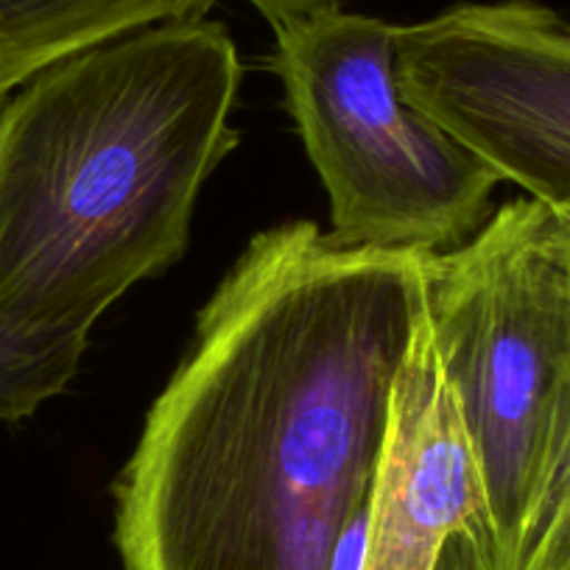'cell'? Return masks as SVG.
I'll use <instances>...</instances> for the list:
<instances>
[{
	"label": "cell",
	"mask_w": 570,
	"mask_h": 570,
	"mask_svg": "<svg viewBox=\"0 0 570 570\" xmlns=\"http://www.w3.org/2000/svg\"><path fill=\"white\" fill-rule=\"evenodd\" d=\"M514 570H570V451L525 525Z\"/></svg>",
	"instance_id": "cell-9"
},
{
	"label": "cell",
	"mask_w": 570,
	"mask_h": 570,
	"mask_svg": "<svg viewBox=\"0 0 570 570\" xmlns=\"http://www.w3.org/2000/svg\"><path fill=\"white\" fill-rule=\"evenodd\" d=\"M255 12L268 20V26H279L285 20L305 18V14L325 12V9H338L344 0H246Z\"/></svg>",
	"instance_id": "cell-10"
},
{
	"label": "cell",
	"mask_w": 570,
	"mask_h": 570,
	"mask_svg": "<svg viewBox=\"0 0 570 570\" xmlns=\"http://www.w3.org/2000/svg\"><path fill=\"white\" fill-rule=\"evenodd\" d=\"M227 26L166 20L73 53L0 101V333H87L179 263L240 142Z\"/></svg>",
	"instance_id": "cell-2"
},
{
	"label": "cell",
	"mask_w": 570,
	"mask_h": 570,
	"mask_svg": "<svg viewBox=\"0 0 570 570\" xmlns=\"http://www.w3.org/2000/svg\"><path fill=\"white\" fill-rule=\"evenodd\" d=\"M397 26L325 9L274 26L272 70L350 249L442 255L492 216L498 174L405 101Z\"/></svg>",
	"instance_id": "cell-4"
},
{
	"label": "cell",
	"mask_w": 570,
	"mask_h": 570,
	"mask_svg": "<svg viewBox=\"0 0 570 570\" xmlns=\"http://www.w3.org/2000/svg\"><path fill=\"white\" fill-rule=\"evenodd\" d=\"M405 101L501 183L570 207V20L534 0L456 3L397 26Z\"/></svg>",
	"instance_id": "cell-5"
},
{
	"label": "cell",
	"mask_w": 570,
	"mask_h": 570,
	"mask_svg": "<svg viewBox=\"0 0 570 570\" xmlns=\"http://www.w3.org/2000/svg\"><path fill=\"white\" fill-rule=\"evenodd\" d=\"M90 336H7L0 333V422L29 420L79 375Z\"/></svg>",
	"instance_id": "cell-8"
},
{
	"label": "cell",
	"mask_w": 570,
	"mask_h": 570,
	"mask_svg": "<svg viewBox=\"0 0 570 570\" xmlns=\"http://www.w3.org/2000/svg\"><path fill=\"white\" fill-rule=\"evenodd\" d=\"M361 570H509L425 308L394 386Z\"/></svg>",
	"instance_id": "cell-6"
},
{
	"label": "cell",
	"mask_w": 570,
	"mask_h": 570,
	"mask_svg": "<svg viewBox=\"0 0 570 570\" xmlns=\"http://www.w3.org/2000/svg\"><path fill=\"white\" fill-rule=\"evenodd\" d=\"M216 0H0V101L51 65L166 20L207 18Z\"/></svg>",
	"instance_id": "cell-7"
},
{
	"label": "cell",
	"mask_w": 570,
	"mask_h": 570,
	"mask_svg": "<svg viewBox=\"0 0 570 570\" xmlns=\"http://www.w3.org/2000/svg\"><path fill=\"white\" fill-rule=\"evenodd\" d=\"M422 308V255L257 233L115 481L124 570H361Z\"/></svg>",
	"instance_id": "cell-1"
},
{
	"label": "cell",
	"mask_w": 570,
	"mask_h": 570,
	"mask_svg": "<svg viewBox=\"0 0 570 570\" xmlns=\"http://www.w3.org/2000/svg\"><path fill=\"white\" fill-rule=\"evenodd\" d=\"M557 213H559V218H562L564 229H568V235H570V207H562V210H557Z\"/></svg>",
	"instance_id": "cell-11"
},
{
	"label": "cell",
	"mask_w": 570,
	"mask_h": 570,
	"mask_svg": "<svg viewBox=\"0 0 570 570\" xmlns=\"http://www.w3.org/2000/svg\"><path fill=\"white\" fill-rule=\"evenodd\" d=\"M422 266L436 355L514 570L570 451V235L557 210L523 196Z\"/></svg>",
	"instance_id": "cell-3"
}]
</instances>
